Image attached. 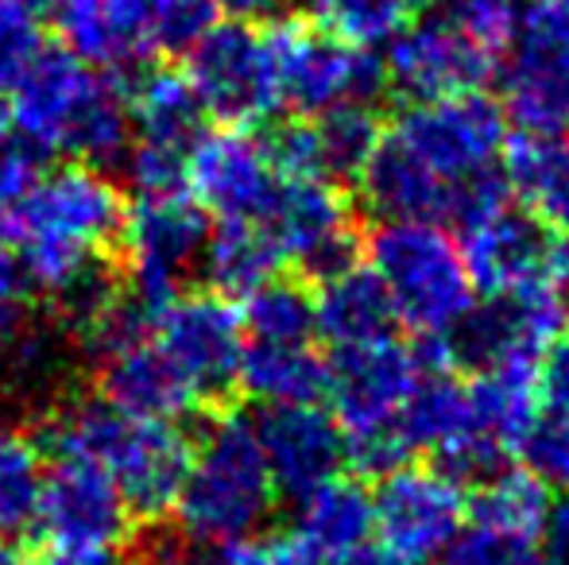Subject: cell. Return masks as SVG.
I'll use <instances>...</instances> for the list:
<instances>
[{
  "label": "cell",
  "mask_w": 569,
  "mask_h": 565,
  "mask_svg": "<svg viewBox=\"0 0 569 565\" xmlns=\"http://www.w3.org/2000/svg\"><path fill=\"white\" fill-rule=\"evenodd\" d=\"M47 465L28 434L0 430V535L31 527L43 496Z\"/></svg>",
  "instance_id": "obj_33"
},
{
  "label": "cell",
  "mask_w": 569,
  "mask_h": 565,
  "mask_svg": "<svg viewBox=\"0 0 569 565\" xmlns=\"http://www.w3.org/2000/svg\"><path fill=\"white\" fill-rule=\"evenodd\" d=\"M8 353H12V380L23 387V392L47 387L62 364L59 345H54L51 337H43V333H28V330L8 345Z\"/></svg>",
  "instance_id": "obj_41"
},
{
  "label": "cell",
  "mask_w": 569,
  "mask_h": 565,
  "mask_svg": "<svg viewBox=\"0 0 569 565\" xmlns=\"http://www.w3.org/2000/svg\"><path fill=\"white\" fill-rule=\"evenodd\" d=\"M279 492L260 430L244 415H221L198 434L174 519L198 546H232L268 523Z\"/></svg>",
  "instance_id": "obj_6"
},
{
  "label": "cell",
  "mask_w": 569,
  "mask_h": 565,
  "mask_svg": "<svg viewBox=\"0 0 569 565\" xmlns=\"http://www.w3.org/2000/svg\"><path fill=\"white\" fill-rule=\"evenodd\" d=\"M372 504L376 543H383L411 565L446 558L469 512V496L453 473L438 465H415V461L380 476Z\"/></svg>",
  "instance_id": "obj_15"
},
{
  "label": "cell",
  "mask_w": 569,
  "mask_h": 565,
  "mask_svg": "<svg viewBox=\"0 0 569 565\" xmlns=\"http://www.w3.org/2000/svg\"><path fill=\"white\" fill-rule=\"evenodd\" d=\"M508 194L539 218L569 229V140L523 137L508 140L500 159Z\"/></svg>",
  "instance_id": "obj_28"
},
{
  "label": "cell",
  "mask_w": 569,
  "mask_h": 565,
  "mask_svg": "<svg viewBox=\"0 0 569 565\" xmlns=\"http://www.w3.org/2000/svg\"><path fill=\"white\" fill-rule=\"evenodd\" d=\"M218 23L213 0H151L156 51H190Z\"/></svg>",
  "instance_id": "obj_36"
},
{
  "label": "cell",
  "mask_w": 569,
  "mask_h": 565,
  "mask_svg": "<svg viewBox=\"0 0 569 565\" xmlns=\"http://www.w3.org/2000/svg\"><path fill=\"white\" fill-rule=\"evenodd\" d=\"M206 236H210V213L194 202L190 186L179 190H148L124 202V260H128V294L143 306L174 299L182 280L202 264Z\"/></svg>",
  "instance_id": "obj_12"
},
{
  "label": "cell",
  "mask_w": 569,
  "mask_h": 565,
  "mask_svg": "<svg viewBox=\"0 0 569 565\" xmlns=\"http://www.w3.org/2000/svg\"><path fill=\"white\" fill-rule=\"evenodd\" d=\"M310 132H315L322 171L330 179H357L383 137V124L372 113V105H345L333 109V113L315 117Z\"/></svg>",
  "instance_id": "obj_31"
},
{
  "label": "cell",
  "mask_w": 569,
  "mask_h": 565,
  "mask_svg": "<svg viewBox=\"0 0 569 565\" xmlns=\"http://www.w3.org/2000/svg\"><path fill=\"white\" fill-rule=\"evenodd\" d=\"M263 31L276 62L279 101L310 121L345 105H372L376 93L388 85L376 51L341 43L330 31L302 20H276Z\"/></svg>",
  "instance_id": "obj_11"
},
{
  "label": "cell",
  "mask_w": 569,
  "mask_h": 565,
  "mask_svg": "<svg viewBox=\"0 0 569 565\" xmlns=\"http://www.w3.org/2000/svg\"><path fill=\"white\" fill-rule=\"evenodd\" d=\"M20 140L39 155L74 163H113L132 148V105L117 74L86 67L70 51H43L8 90Z\"/></svg>",
  "instance_id": "obj_4"
},
{
  "label": "cell",
  "mask_w": 569,
  "mask_h": 565,
  "mask_svg": "<svg viewBox=\"0 0 569 565\" xmlns=\"http://www.w3.org/2000/svg\"><path fill=\"white\" fill-rule=\"evenodd\" d=\"M226 565H322L295 531H256L226 546Z\"/></svg>",
  "instance_id": "obj_39"
},
{
  "label": "cell",
  "mask_w": 569,
  "mask_h": 565,
  "mask_svg": "<svg viewBox=\"0 0 569 565\" xmlns=\"http://www.w3.org/2000/svg\"><path fill=\"white\" fill-rule=\"evenodd\" d=\"M527 468L539 476L547 488L569 496V411H542L523 442Z\"/></svg>",
  "instance_id": "obj_35"
},
{
  "label": "cell",
  "mask_w": 569,
  "mask_h": 565,
  "mask_svg": "<svg viewBox=\"0 0 569 565\" xmlns=\"http://www.w3.org/2000/svg\"><path fill=\"white\" fill-rule=\"evenodd\" d=\"M187 186L218 221H260L279 186L271 143L237 124L202 132L187 151Z\"/></svg>",
  "instance_id": "obj_18"
},
{
  "label": "cell",
  "mask_w": 569,
  "mask_h": 565,
  "mask_svg": "<svg viewBox=\"0 0 569 565\" xmlns=\"http://www.w3.org/2000/svg\"><path fill=\"white\" fill-rule=\"evenodd\" d=\"M442 562L446 565H539V551L465 523Z\"/></svg>",
  "instance_id": "obj_38"
},
{
  "label": "cell",
  "mask_w": 569,
  "mask_h": 565,
  "mask_svg": "<svg viewBox=\"0 0 569 565\" xmlns=\"http://www.w3.org/2000/svg\"><path fill=\"white\" fill-rule=\"evenodd\" d=\"M415 0H315V20L333 39L360 51H383L415 20Z\"/></svg>",
  "instance_id": "obj_32"
},
{
  "label": "cell",
  "mask_w": 569,
  "mask_h": 565,
  "mask_svg": "<svg viewBox=\"0 0 569 565\" xmlns=\"http://www.w3.org/2000/svg\"><path fill=\"white\" fill-rule=\"evenodd\" d=\"M31 275L16 252L0 249V349H8L23 330L31 314Z\"/></svg>",
  "instance_id": "obj_40"
},
{
  "label": "cell",
  "mask_w": 569,
  "mask_h": 565,
  "mask_svg": "<svg viewBox=\"0 0 569 565\" xmlns=\"http://www.w3.org/2000/svg\"><path fill=\"white\" fill-rule=\"evenodd\" d=\"M539 565H569V496L550 504L547 527L539 535Z\"/></svg>",
  "instance_id": "obj_43"
},
{
  "label": "cell",
  "mask_w": 569,
  "mask_h": 565,
  "mask_svg": "<svg viewBox=\"0 0 569 565\" xmlns=\"http://www.w3.org/2000/svg\"><path fill=\"white\" fill-rule=\"evenodd\" d=\"M558 4H562V8H566V12H569V0H558Z\"/></svg>",
  "instance_id": "obj_50"
},
{
  "label": "cell",
  "mask_w": 569,
  "mask_h": 565,
  "mask_svg": "<svg viewBox=\"0 0 569 565\" xmlns=\"http://www.w3.org/2000/svg\"><path fill=\"white\" fill-rule=\"evenodd\" d=\"M202 275L226 299H244L256 286L276 280L283 256H279L271 233L260 221H218L206 236Z\"/></svg>",
  "instance_id": "obj_29"
},
{
  "label": "cell",
  "mask_w": 569,
  "mask_h": 565,
  "mask_svg": "<svg viewBox=\"0 0 569 565\" xmlns=\"http://www.w3.org/2000/svg\"><path fill=\"white\" fill-rule=\"evenodd\" d=\"M508 140L503 109L480 93L411 101L357 174L360 198L380 221L465 225L511 198L500 174Z\"/></svg>",
  "instance_id": "obj_1"
},
{
  "label": "cell",
  "mask_w": 569,
  "mask_h": 565,
  "mask_svg": "<svg viewBox=\"0 0 569 565\" xmlns=\"http://www.w3.org/2000/svg\"><path fill=\"white\" fill-rule=\"evenodd\" d=\"M453 361L446 341H403L396 333L326 356V400L345 434L349 461L368 473H391L411 461L403 423L435 364Z\"/></svg>",
  "instance_id": "obj_3"
},
{
  "label": "cell",
  "mask_w": 569,
  "mask_h": 565,
  "mask_svg": "<svg viewBox=\"0 0 569 565\" xmlns=\"http://www.w3.org/2000/svg\"><path fill=\"white\" fill-rule=\"evenodd\" d=\"M8 132H12V113H8V101L0 98V148H8Z\"/></svg>",
  "instance_id": "obj_47"
},
{
  "label": "cell",
  "mask_w": 569,
  "mask_h": 565,
  "mask_svg": "<svg viewBox=\"0 0 569 565\" xmlns=\"http://www.w3.org/2000/svg\"><path fill=\"white\" fill-rule=\"evenodd\" d=\"M461 249L480 299L569 302V229L511 198L465 221Z\"/></svg>",
  "instance_id": "obj_8"
},
{
  "label": "cell",
  "mask_w": 569,
  "mask_h": 565,
  "mask_svg": "<svg viewBox=\"0 0 569 565\" xmlns=\"http://www.w3.org/2000/svg\"><path fill=\"white\" fill-rule=\"evenodd\" d=\"M148 333L202 400L226 395L240 380L248 333L240 306L218 291H179L151 306Z\"/></svg>",
  "instance_id": "obj_14"
},
{
  "label": "cell",
  "mask_w": 569,
  "mask_h": 565,
  "mask_svg": "<svg viewBox=\"0 0 569 565\" xmlns=\"http://www.w3.org/2000/svg\"><path fill=\"white\" fill-rule=\"evenodd\" d=\"M218 12H226L229 20H240V23H256V20H271L287 0H213Z\"/></svg>",
  "instance_id": "obj_44"
},
{
  "label": "cell",
  "mask_w": 569,
  "mask_h": 565,
  "mask_svg": "<svg viewBox=\"0 0 569 565\" xmlns=\"http://www.w3.org/2000/svg\"><path fill=\"white\" fill-rule=\"evenodd\" d=\"M326 565H411V562L399 558L396 551H388V546L372 538V543L357 546V551L341 554V558H333V562H326Z\"/></svg>",
  "instance_id": "obj_45"
},
{
  "label": "cell",
  "mask_w": 569,
  "mask_h": 565,
  "mask_svg": "<svg viewBox=\"0 0 569 565\" xmlns=\"http://www.w3.org/2000/svg\"><path fill=\"white\" fill-rule=\"evenodd\" d=\"M128 105H132V129L140 143L187 155L190 143L206 132V109L182 70H148L128 90Z\"/></svg>",
  "instance_id": "obj_26"
},
{
  "label": "cell",
  "mask_w": 569,
  "mask_h": 565,
  "mask_svg": "<svg viewBox=\"0 0 569 565\" xmlns=\"http://www.w3.org/2000/svg\"><path fill=\"white\" fill-rule=\"evenodd\" d=\"M450 12L496 62L503 59V51H508L511 36H516V23H519L516 0H453Z\"/></svg>",
  "instance_id": "obj_37"
},
{
  "label": "cell",
  "mask_w": 569,
  "mask_h": 565,
  "mask_svg": "<svg viewBox=\"0 0 569 565\" xmlns=\"http://www.w3.org/2000/svg\"><path fill=\"white\" fill-rule=\"evenodd\" d=\"M237 384L263 411L322 403L326 356L315 349V341H299V345H256V341H248Z\"/></svg>",
  "instance_id": "obj_27"
},
{
  "label": "cell",
  "mask_w": 569,
  "mask_h": 565,
  "mask_svg": "<svg viewBox=\"0 0 569 565\" xmlns=\"http://www.w3.org/2000/svg\"><path fill=\"white\" fill-rule=\"evenodd\" d=\"M569 310L562 302L485 299L446 345L469 372H535L562 333Z\"/></svg>",
  "instance_id": "obj_19"
},
{
  "label": "cell",
  "mask_w": 569,
  "mask_h": 565,
  "mask_svg": "<svg viewBox=\"0 0 569 565\" xmlns=\"http://www.w3.org/2000/svg\"><path fill=\"white\" fill-rule=\"evenodd\" d=\"M182 74L194 85L206 117H218L221 124L248 129L283 109L268 31L256 23H213L187 51Z\"/></svg>",
  "instance_id": "obj_13"
},
{
  "label": "cell",
  "mask_w": 569,
  "mask_h": 565,
  "mask_svg": "<svg viewBox=\"0 0 569 565\" xmlns=\"http://www.w3.org/2000/svg\"><path fill=\"white\" fill-rule=\"evenodd\" d=\"M23 4H28V8H36V12H39V8H47V4H59V0H23Z\"/></svg>",
  "instance_id": "obj_49"
},
{
  "label": "cell",
  "mask_w": 569,
  "mask_h": 565,
  "mask_svg": "<svg viewBox=\"0 0 569 565\" xmlns=\"http://www.w3.org/2000/svg\"><path fill=\"white\" fill-rule=\"evenodd\" d=\"M500 62L453 20V12L411 20L388 47L383 74L411 101H446L480 93Z\"/></svg>",
  "instance_id": "obj_17"
},
{
  "label": "cell",
  "mask_w": 569,
  "mask_h": 565,
  "mask_svg": "<svg viewBox=\"0 0 569 565\" xmlns=\"http://www.w3.org/2000/svg\"><path fill=\"white\" fill-rule=\"evenodd\" d=\"M51 442L59 457H82L98 465L117 484L132 515L143 519L174 512L194 450L179 423L128 415L106 400L70 403L54 418Z\"/></svg>",
  "instance_id": "obj_5"
},
{
  "label": "cell",
  "mask_w": 569,
  "mask_h": 565,
  "mask_svg": "<svg viewBox=\"0 0 569 565\" xmlns=\"http://www.w3.org/2000/svg\"><path fill=\"white\" fill-rule=\"evenodd\" d=\"M62 51L82 59L86 67L132 70L156 54L151 31V0H59Z\"/></svg>",
  "instance_id": "obj_22"
},
{
  "label": "cell",
  "mask_w": 569,
  "mask_h": 565,
  "mask_svg": "<svg viewBox=\"0 0 569 565\" xmlns=\"http://www.w3.org/2000/svg\"><path fill=\"white\" fill-rule=\"evenodd\" d=\"M295 535L307 543L318 562H333L357 546L372 543L376 535V504L372 492L352 476H333L318 484L310 496L299 500Z\"/></svg>",
  "instance_id": "obj_24"
},
{
  "label": "cell",
  "mask_w": 569,
  "mask_h": 565,
  "mask_svg": "<svg viewBox=\"0 0 569 565\" xmlns=\"http://www.w3.org/2000/svg\"><path fill=\"white\" fill-rule=\"evenodd\" d=\"M124 194L106 171L67 163L39 171L12 213L8 236L20 244L31 283L62 302L98 286L101 256L120 241Z\"/></svg>",
  "instance_id": "obj_2"
},
{
  "label": "cell",
  "mask_w": 569,
  "mask_h": 565,
  "mask_svg": "<svg viewBox=\"0 0 569 565\" xmlns=\"http://www.w3.org/2000/svg\"><path fill=\"white\" fill-rule=\"evenodd\" d=\"M260 445L268 457L276 492L299 504L318 484L341 476L349 461L345 434L330 407L322 403H299V407H271L260 415Z\"/></svg>",
  "instance_id": "obj_20"
},
{
  "label": "cell",
  "mask_w": 569,
  "mask_h": 565,
  "mask_svg": "<svg viewBox=\"0 0 569 565\" xmlns=\"http://www.w3.org/2000/svg\"><path fill=\"white\" fill-rule=\"evenodd\" d=\"M396 310L368 264H341L338 272L322 275L315 291V330L330 349L360 345L396 333Z\"/></svg>",
  "instance_id": "obj_23"
},
{
  "label": "cell",
  "mask_w": 569,
  "mask_h": 565,
  "mask_svg": "<svg viewBox=\"0 0 569 565\" xmlns=\"http://www.w3.org/2000/svg\"><path fill=\"white\" fill-rule=\"evenodd\" d=\"M0 565H36V562H28L20 551H8V546H0Z\"/></svg>",
  "instance_id": "obj_48"
},
{
  "label": "cell",
  "mask_w": 569,
  "mask_h": 565,
  "mask_svg": "<svg viewBox=\"0 0 569 565\" xmlns=\"http://www.w3.org/2000/svg\"><path fill=\"white\" fill-rule=\"evenodd\" d=\"M260 225L271 233L283 264L315 272L318 280L349 264L357 249L352 202L341 194L338 179L322 174H279L276 198Z\"/></svg>",
  "instance_id": "obj_16"
},
{
  "label": "cell",
  "mask_w": 569,
  "mask_h": 565,
  "mask_svg": "<svg viewBox=\"0 0 569 565\" xmlns=\"http://www.w3.org/2000/svg\"><path fill=\"white\" fill-rule=\"evenodd\" d=\"M500 109L523 137L569 140V12L531 0L500 59Z\"/></svg>",
  "instance_id": "obj_10"
},
{
  "label": "cell",
  "mask_w": 569,
  "mask_h": 565,
  "mask_svg": "<svg viewBox=\"0 0 569 565\" xmlns=\"http://www.w3.org/2000/svg\"><path fill=\"white\" fill-rule=\"evenodd\" d=\"M550 515V488L531 468H496L485 481H477V492L469 496L465 523L480 531H492L511 543H523L539 551V535Z\"/></svg>",
  "instance_id": "obj_25"
},
{
  "label": "cell",
  "mask_w": 569,
  "mask_h": 565,
  "mask_svg": "<svg viewBox=\"0 0 569 565\" xmlns=\"http://www.w3.org/2000/svg\"><path fill=\"white\" fill-rule=\"evenodd\" d=\"M539 400L542 411H569V314L539 369Z\"/></svg>",
  "instance_id": "obj_42"
},
{
  "label": "cell",
  "mask_w": 569,
  "mask_h": 565,
  "mask_svg": "<svg viewBox=\"0 0 569 565\" xmlns=\"http://www.w3.org/2000/svg\"><path fill=\"white\" fill-rule=\"evenodd\" d=\"M39 54H43V36L36 8L23 0H0V90H12Z\"/></svg>",
  "instance_id": "obj_34"
},
{
  "label": "cell",
  "mask_w": 569,
  "mask_h": 565,
  "mask_svg": "<svg viewBox=\"0 0 569 565\" xmlns=\"http://www.w3.org/2000/svg\"><path fill=\"white\" fill-rule=\"evenodd\" d=\"M31 531L36 565H120L132 543L136 515L98 465L59 457L47 468Z\"/></svg>",
  "instance_id": "obj_9"
},
{
  "label": "cell",
  "mask_w": 569,
  "mask_h": 565,
  "mask_svg": "<svg viewBox=\"0 0 569 565\" xmlns=\"http://www.w3.org/2000/svg\"><path fill=\"white\" fill-rule=\"evenodd\" d=\"M368 268L396 322L419 341H450L480 302L461 236L438 221H383L368 241Z\"/></svg>",
  "instance_id": "obj_7"
},
{
  "label": "cell",
  "mask_w": 569,
  "mask_h": 565,
  "mask_svg": "<svg viewBox=\"0 0 569 565\" xmlns=\"http://www.w3.org/2000/svg\"><path fill=\"white\" fill-rule=\"evenodd\" d=\"M244 333L256 345H299V341H315V294L302 291L291 280H268L244 294Z\"/></svg>",
  "instance_id": "obj_30"
},
{
  "label": "cell",
  "mask_w": 569,
  "mask_h": 565,
  "mask_svg": "<svg viewBox=\"0 0 569 565\" xmlns=\"http://www.w3.org/2000/svg\"><path fill=\"white\" fill-rule=\"evenodd\" d=\"M151 317V314H148ZM98 361L101 400L140 418H159V423H179L202 407V395L194 392L187 376L163 356V349L151 341L148 325L120 345L106 349Z\"/></svg>",
  "instance_id": "obj_21"
},
{
  "label": "cell",
  "mask_w": 569,
  "mask_h": 565,
  "mask_svg": "<svg viewBox=\"0 0 569 565\" xmlns=\"http://www.w3.org/2000/svg\"><path fill=\"white\" fill-rule=\"evenodd\" d=\"M151 565H226V558H213L206 551H163Z\"/></svg>",
  "instance_id": "obj_46"
}]
</instances>
